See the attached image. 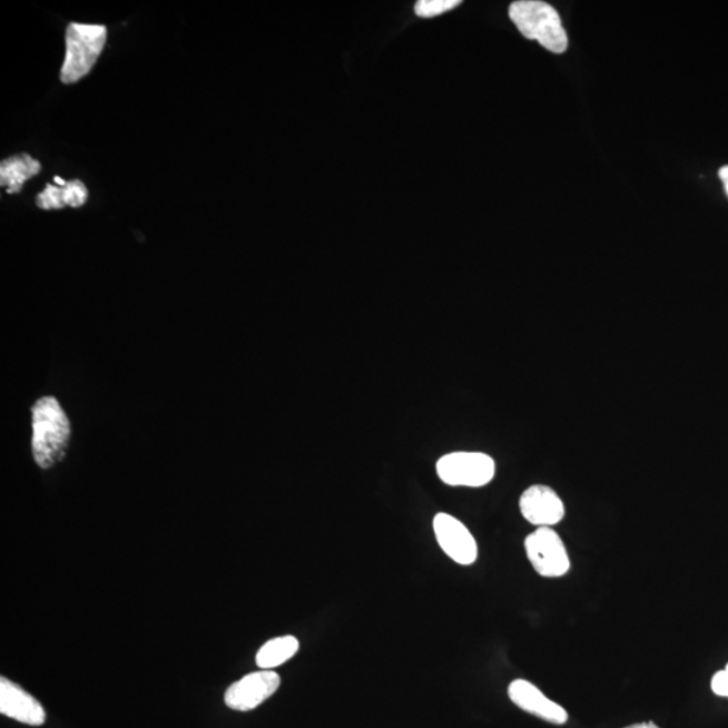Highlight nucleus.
Masks as SVG:
<instances>
[{"label": "nucleus", "instance_id": "nucleus-5", "mask_svg": "<svg viewBox=\"0 0 728 728\" xmlns=\"http://www.w3.org/2000/svg\"><path fill=\"white\" fill-rule=\"evenodd\" d=\"M530 564L542 578H561L570 571L571 560L564 541L553 528H538L525 539Z\"/></svg>", "mask_w": 728, "mask_h": 728}, {"label": "nucleus", "instance_id": "nucleus-16", "mask_svg": "<svg viewBox=\"0 0 728 728\" xmlns=\"http://www.w3.org/2000/svg\"><path fill=\"white\" fill-rule=\"evenodd\" d=\"M624 728H660V727L655 724H651V721H643V724L631 725Z\"/></svg>", "mask_w": 728, "mask_h": 728}, {"label": "nucleus", "instance_id": "nucleus-7", "mask_svg": "<svg viewBox=\"0 0 728 728\" xmlns=\"http://www.w3.org/2000/svg\"><path fill=\"white\" fill-rule=\"evenodd\" d=\"M281 677L273 670H259L242 677L227 689L226 706L232 710L247 712L259 707L278 691Z\"/></svg>", "mask_w": 728, "mask_h": 728}, {"label": "nucleus", "instance_id": "nucleus-9", "mask_svg": "<svg viewBox=\"0 0 728 728\" xmlns=\"http://www.w3.org/2000/svg\"><path fill=\"white\" fill-rule=\"evenodd\" d=\"M508 693L510 700L521 710L549 721V724H567L568 714L564 708L547 698L541 689L532 685V682L517 679L509 686Z\"/></svg>", "mask_w": 728, "mask_h": 728}, {"label": "nucleus", "instance_id": "nucleus-1", "mask_svg": "<svg viewBox=\"0 0 728 728\" xmlns=\"http://www.w3.org/2000/svg\"><path fill=\"white\" fill-rule=\"evenodd\" d=\"M31 452L38 468L49 470L60 463L70 443V423L60 402L42 397L31 407Z\"/></svg>", "mask_w": 728, "mask_h": 728}, {"label": "nucleus", "instance_id": "nucleus-15", "mask_svg": "<svg viewBox=\"0 0 728 728\" xmlns=\"http://www.w3.org/2000/svg\"><path fill=\"white\" fill-rule=\"evenodd\" d=\"M711 688L715 695L726 696L728 698V666L720 672L715 673L711 681Z\"/></svg>", "mask_w": 728, "mask_h": 728}, {"label": "nucleus", "instance_id": "nucleus-13", "mask_svg": "<svg viewBox=\"0 0 728 728\" xmlns=\"http://www.w3.org/2000/svg\"><path fill=\"white\" fill-rule=\"evenodd\" d=\"M299 650L296 637L284 636L274 638L262 647L257 655V666L262 670H272L289 661Z\"/></svg>", "mask_w": 728, "mask_h": 728}, {"label": "nucleus", "instance_id": "nucleus-17", "mask_svg": "<svg viewBox=\"0 0 728 728\" xmlns=\"http://www.w3.org/2000/svg\"><path fill=\"white\" fill-rule=\"evenodd\" d=\"M55 180H56V183H57V184H59V185H60V187H63V185H66V184H67L66 181H63V180H61V178H60V177H55Z\"/></svg>", "mask_w": 728, "mask_h": 728}, {"label": "nucleus", "instance_id": "nucleus-14", "mask_svg": "<svg viewBox=\"0 0 728 728\" xmlns=\"http://www.w3.org/2000/svg\"><path fill=\"white\" fill-rule=\"evenodd\" d=\"M460 3L459 0H420L414 11L421 18H433L458 8Z\"/></svg>", "mask_w": 728, "mask_h": 728}, {"label": "nucleus", "instance_id": "nucleus-6", "mask_svg": "<svg viewBox=\"0 0 728 728\" xmlns=\"http://www.w3.org/2000/svg\"><path fill=\"white\" fill-rule=\"evenodd\" d=\"M433 532L440 548L460 565L474 564L478 559V544L469 528L455 517L439 513L433 519Z\"/></svg>", "mask_w": 728, "mask_h": 728}, {"label": "nucleus", "instance_id": "nucleus-8", "mask_svg": "<svg viewBox=\"0 0 728 728\" xmlns=\"http://www.w3.org/2000/svg\"><path fill=\"white\" fill-rule=\"evenodd\" d=\"M520 510L523 519L538 528H552L565 517L563 500L545 484H533L523 491Z\"/></svg>", "mask_w": 728, "mask_h": 728}, {"label": "nucleus", "instance_id": "nucleus-2", "mask_svg": "<svg viewBox=\"0 0 728 728\" xmlns=\"http://www.w3.org/2000/svg\"><path fill=\"white\" fill-rule=\"evenodd\" d=\"M517 29L528 40L538 41L549 52L560 55L568 48V36L559 12L540 0H520L509 9Z\"/></svg>", "mask_w": 728, "mask_h": 728}, {"label": "nucleus", "instance_id": "nucleus-12", "mask_svg": "<svg viewBox=\"0 0 728 728\" xmlns=\"http://www.w3.org/2000/svg\"><path fill=\"white\" fill-rule=\"evenodd\" d=\"M41 164L29 155H19L3 159L0 164V184L8 187V194H19L23 184L40 174Z\"/></svg>", "mask_w": 728, "mask_h": 728}, {"label": "nucleus", "instance_id": "nucleus-18", "mask_svg": "<svg viewBox=\"0 0 728 728\" xmlns=\"http://www.w3.org/2000/svg\"><path fill=\"white\" fill-rule=\"evenodd\" d=\"M725 187H726V191H727V195H728V184H727V185H725Z\"/></svg>", "mask_w": 728, "mask_h": 728}, {"label": "nucleus", "instance_id": "nucleus-10", "mask_svg": "<svg viewBox=\"0 0 728 728\" xmlns=\"http://www.w3.org/2000/svg\"><path fill=\"white\" fill-rule=\"evenodd\" d=\"M0 712L29 726H42L47 720L41 702L6 677L0 679Z\"/></svg>", "mask_w": 728, "mask_h": 728}, {"label": "nucleus", "instance_id": "nucleus-3", "mask_svg": "<svg viewBox=\"0 0 728 728\" xmlns=\"http://www.w3.org/2000/svg\"><path fill=\"white\" fill-rule=\"evenodd\" d=\"M107 28L104 24L70 23L67 30V55L61 68L63 85H73L89 72L104 52Z\"/></svg>", "mask_w": 728, "mask_h": 728}, {"label": "nucleus", "instance_id": "nucleus-11", "mask_svg": "<svg viewBox=\"0 0 728 728\" xmlns=\"http://www.w3.org/2000/svg\"><path fill=\"white\" fill-rule=\"evenodd\" d=\"M88 200V189L86 184L80 180L69 181L63 187L47 185L42 194L37 196L38 208L62 209L66 207L79 208L85 206Z\"/></svg>", "mask_w": 728, "mask_h": 728}, {"label": "nucleus", "instance_id": "nucleus-4", "mask_svg": "<svg viewBox=\"0 0 728 728\" xmlns=\"http://www.w3.org/2000/svg\"><path fill=\"white\" fill-rule=\"evenodd\" d=\"M495 470V460L483 452H452L436 463L439 478L452 488H483L493 481Z\"/></svg>", "mask_w": 728, "mask_h": 728}]
</instances>
